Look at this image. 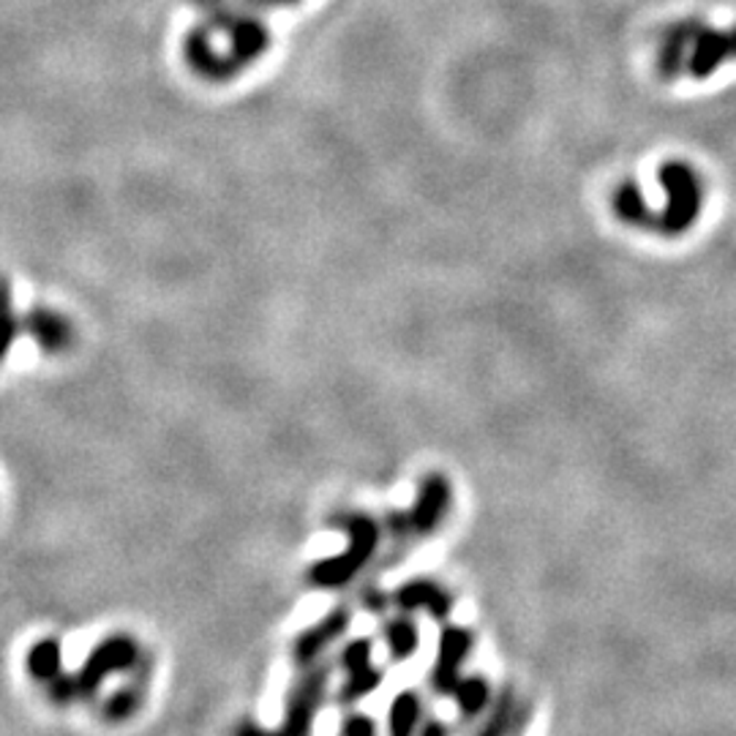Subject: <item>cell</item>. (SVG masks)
Wrapping results in <instances>:
<instances>
[{
	"mask_svg": "<svg viewBox=\"0 0 736 736\" xmlns=\"http://www.w3.org/2000/svg\"><path fill=\"white\" fill-rule=\"evenodd\" d=\"M657 180H661L665 191V208L655 216L652 232H657L661 238H682L701 219L706 199L704 180H701L696 167L691 162H682V158L663 162L657 167Z\"/></svg>",
	"mask_w": 736,
	"mask_h": 736,
	"instance_id": "cell-1",
	"label": "cell"
},
{
	"mask_svg": "<svg viewBox=\"0 0 736 736\" xmlns=\"http://www.w3.org/2000/svg\"><path fill=\"white\" fill-rule=\"evenodd\" d=\"M346 529V546L335 557H325L320 562L311 564L309 581L320 589H341L357 579L363 573V568L374 559V553L380 551L382 527L376 518L366 514H352L344 521Z\"/></svg>",
	"mask_w": 736,
	"mask_h": 736,
	"instance_id": "cell-2",
	"label": "cell"
},
{
	"mask_svg": "<svg viewBox=\"0 0 736 736\" xmlns=\"http://www.w3.org/2000/svg\"><path fill=\"white\" fill-rule=\"evenodd\" d=\"M143 652L139 644L132 635H110L102 644L93 646L91 655L82 663L76 682H80V696L93 698L99 693V687L104 685V680L112 674H123V671H132L139 663Z\"/></svg>",
	"mask_w": 736,
	"mask_h": 736,
	"instance_id": "cell-3",
	"label": "cell"
},
{
	"mask_svg": "<svg viewBox=\"0 0 736 736\" xmlns=\"http://www.w3.org/2000/svg\"><path fill=\"white\" fill-rule=\"evenodd\" d=\"M328 691V668L325 665H309L305 674L300 676L292 685V691L287 693V706H284V723H281V732L284 736H311L314 732V721L322 709V701H325Z\"/></svg>",
	"mask_w": 736,
	"mask_h": 736,
	"instance_id": "cell-4",
	"label": "cell"
},
{
	"mask_svg": "<svg viewBox=\"0 0 736 736\" xmlns=\"http://www.w3.org/2000/svg\"><path fill=\"white\" fill-rule=\"evenodd\" d=\"M475 652V633L464 625H442L439 641H437V655H434L432 674H428V685H432L434 696H453L458 680H462L464 663Z\"/></svg>",
	"mask_w": 736,
	"mask_h": 736,
	"instance_id": "cell-5",
	"label": "cell"
},
{
	"mask_svg": "<svg viewBox=\"0 0 736 736\" xmlns=\"http://www.w3.org/2000/svg\"><path fill=\"white\" fill-rule=\"evenodd\" d=\"M736 61V25L712 28L706 22H696L693 31L691 55H687V74L693 80H709L726 63Z\"/></svg>",
	"mask_w": 736,
	"mask_h": 736,
	"instance_id": "cell-6",
	"label": "cell"
},
{
	"mask_svg": "<svg viewBox=\"0 0 736 736\" xmlns=\"http://www.w3.org/2000/svg\"><path fill=\"white\" fill-rule=\"evenodd\" d=\"M453 508V486L447 475L428 473L421 480L415 494V502L410 508V521L415 538H432L434 532L445 524L447 514Z\"/></svg>",
	"mask_w": 736,
	"mask_h": 736,
	"instance_id": "cell-7",
	"label": "cell"
},
{
	"mask_svg": "<svg viewBox=\"0 0 736 736\" xmlns=\"http://www.w3.org/2000/svg\"><path fill=\"white\" fill-rule=\"evenodd\" d=\"M393 605L404 614H415V611H426L434 622L447 625L456 609V598L445 584L428 579V576H417V579L404 581L393 592Z\"/></svg>",
	"mask_w": 736,
	"mask_h": 736,
	"instance_id": "cell-8",
	"label": "cell"
},
{
	"mask_svg": "<svg viewBox=\"0 0 736 736\" xmlns=\"http://www.w3.org/2000/svg\"><path fill=\"white\" fill-rule=\"evenodd\" d=\"M698 17H685L661 28L655 46V74L663 82H676L687 72V55H691L693 31H696Z\"/></svg>",
	"mask_w": 736,
	"mask_h": 736,
	"instance_id": "cell-9",
	"label": "cell"
},
{
	"mask_svg": "<svg viewBox=\"0 0 736 736\" xmlns=\"http://www.w3.org/2000/svg\"><path fill=\"white\" fill-rule=\"evenodd\" d=\"M350 620H352L350 611H346L344 605H339V609L328 611V614L322 616L317 625L305 628L292 644L294 663L303 665V668L314 665L322 657V652H325L328 646L335 644V641H339L341 635L346 633V628H350Z\"/></svg>",
	"mask_w": 736,
	"mask_h": 736,
	"instance_id": "cell-10",
	"label": "cell"
},
{
	"mask_svg": "<svg viewBox=\"0 0 736 736\" xmlns=\"http://www.w3.org/2000/svg\"><path fill=\"white\" fill-rule=\"evenodd\" d=\"M25 331L44 352H63L72 346L74 325L52 309H33L25 317Z\"/></svg>",
	"mask_w": 736,
	"mask_h": 736,
	"instance_id": "cell-11",
	"label": "cell"
},
{
	"mask_svg": "<svg viewBox=\"0 0 736 736\" xmlns=\"http://www.w3.org/2000/svg\"><path fill=\"white\" fill-rule=\"evenodd\" d=\"M450 698L456 701L458 721H462L464 726H469V723H475L478 717L486 715L488 706H491L494 698H497V693H494L491 682H488L486 676L464 674L462 680H458L456 691H453Z\"/></svg>",
	"mask_w": 736,
	"mask_h": 736,
	"instance_id": "cell-12",
	"label": "cell"
},
{
	"mask_svg": "<svg viewBox=\"0 0 736 736\" xmlns=\"http://www.w3.org/2000/svg\"><path fill=\"white\" fill-rule=\"evenodd\" d=\"M611 210H614V216L625 224V227L646 229V232H652V227H655L657 214L646 205L644 194H641L635 180H622V184L611 191Z\"/></svg>",
	"mask_w": 736,
	"mask_h": 736,
	"instance_id": "cell-13",
	"label": "cell"
},
{
	"mask_svg": "<svg viewBox=\"0 0 736 736\" xmlns=\"http://www.w3.org/2000/svg\"><path fill=\"white\" fill-rule=\"evenodd\" d=\"M382 639H385L387 655H391L393 663H404L410 661L412 655L421 646V628L417 622L412 620V614H398L385 620V628H382Z\"/></svg>",
	"mask_w": 736,
	"mask_h": 736,
	"instance_id": "cell-14",
	"label": "cell"
},
{
	"mask_svg": "<svg viewBox=\"0 0 736 736\" xmlns=\"http://www.w3.org/2000/svg\"><path fill=\"white\" fill-rule=\"evenodd\" d=\"M423 723V698L417 691L396 693L387 709V736H417Z\"/></svg>",
	"mask_w": 736,
	"mask_h": 736,
	"instance_id": "cell-15",
	"label": "cell"
},
{
	"mask_svg": "<svg viewBox=\"0 0 736 736\" xmlns=\"http://www.w3.org/2000/svg\"><path fill=\"white\" fill-rule=\"evenodd\" d=\"M25 671L41 685H50L58 674H63V646L58 639H41L28 650Z\"/></svg>",
	"mask_w": 736,
	"mask_h": 736,
	"instance_id": "cell-16",
	"label": "cell"
},
{
	"mask_svg": "<svg viewBox=\"0 0 736 736\" xmlns=\"http://www.w3.org/2000/svg\"><path fill=\"white\" fill-rule=\"evenodd\" d=\"M516 706H518L516 691L510 685H505L502 691L497 693V698H494V704L488 706L486 721L475 728L473 736H510Z\"/></svg>",
	"mask_w": 736,
	"mask_h": 736,
	"instance_id": "cell-17",
	"label": "cell"
},
{
	"mask_svg": "<svg viewBox=\"0 0 736 736\" xmlns=\"http://www.w3.org/2000/svg\"><path fill=\"white\" fill-rule=\"evenodd\" d=\"M382 682H385V674H382V668H376V665L352 671V674H346L344 685L339 687V704L344 706L361 704V701L369 698L371 693L380 691Z\"/></svg>",
	"mask_w": 736,
	"mask_h": 736,
	"instance_id": "cell-18",
	"label": "cell"
},
{
	"mask_svg": "<svg viewBox=\"0 0 736 736\" xmlns=\"http://www.w3.org/2000/svg\"><path fill=\"white\" fill-rule=\"evenodd\" d=\"M139 709V691L137 687H121L112 696L104 701V721L107 723H126L128 717L137 715Z\"/></svg>",
	"mask_w": 736,
	"mask_h": 736,
	"instance_id": "cell-19",
	"label": "cell"
},
{
	"mask_svg": "<svg viewBox=\"0 0 736 736\" xmlns=\"http://www.w3.org/2000/svg\"><path fill=\"white\" fill-rule=\"evenodd\" d=\"M17 339V317L14 305H11V287L9 281L0 279V361L9 355Z\"/></svg>",
	"mask_w": 736,
	"mask_h": 736,
	"instance_id": "cell-20",
	"label": "cell"
},
{
	"mask_svg": "<svg viewBox=\"0 0 736 736\" xmlns=\"http://www.w3.org/2000/svg\"><path fill=\"white\" fill-rule=\"evenodd\" d=\"M371 657H374V644H371V639L366 635H361V639H352L350 644L341 650L339 655V665L346 671V674H352V671H361V668H369Z\"/></svg>",
	"mask_w": 736,
	"mask_h": 736,
	"instance_id": "cell-21",
	"label": "cell"
},
{
	"mask_svg": "<svg viewBox=\"0 0 736 736\" xmlns=\"http://www.w3.org/2000/svg\"><path fill=\"white\" fill-rule=\"evenodd\" d=\"M46 696H50V701H55L58 706L72 704V701L82 698L80 696V682H76V676L58 674L55 680H52L50 685H46Z\"/></svg>",
	"mask_w": 736,
	"mask_h": 736,
	"instance_id": "cell-22",
	"label": "cell"
},
{
	"mask_svg": "<svg viewBox=\"0 0 736 736\" xmlns=\"http://www.w3.org/2000/svg\"><path fill=\"white\" fill-rule=\"evenodd\" d=\"M391 603H393V594H387L382 587H376V584L363 587L361 605L369 611V614H385L387 605Z\"/></svg>",
	"mask_w": 736,
	"mask_h": 736,
	"instance_id": "cell-23",
	"label": "cell"
},
{
	"mask_svg": "<svg viewBox=\"0 0 736 736\" xmlns=\"http://www.w3.org/2000/svg\"><path fill=\"white\" fill-rule=\"evenodd\" d=\"M341 736H380V734H376L374 721H371L369 715H363V712H352V715H346L344 723H341Z\"/></svg>",
	"mask_w": 736,
	"mask_h": 736,
	"instance_id": "cell-24",
	"label": "cell"
},
{
	"mask_svg": "<svg viewBox=\"0 0 736 736\" xmlns=\"http://www.w3.org/2000/svg\"><path fill=\"white\" fill-rule=\"evenodd\" d=\"M532 715H535L532 701H521V698H518L516 715H514V728H510V736H524V734H527L529 723H532Z\"/></svg>",
	"mask_w": 736,
	"mask_h": 736,
	"instance_id": "cell-25",
	"label": "cell"
},
{
	"mask_svg": "<svg viewBox=\"0 0 736 736\" xmlns=\"http://www.w3.org/2000/svg\"><path fill=\"white\" fill-rule=\"evenodd\" d=\"M417 736H453L450 723L439 721V717H426L417 728Z\"/></svg>",
	"mask_w": 736,
	"mask_h": 736,
	"instance_id": "cell-26",
	"label": "cell"
},
{
	"mask_svg": "<svg viewBox=\"0 0 736 736\" xmlns=\"http://www.w3.org/2000/svg\"><path fill=\"white\" fill-rule=\"evenodd\" d=\"M235 736H284V732H270V728H265V726H259V723H251V721H246V723H240L238 728H235Z\"/></svg>",
	"mask_w": 736,
	"mask_h": 736,
	"instance_id": "cell-27",
	"label": "cell"
},
{
	"mask_svg": "<svg viewBox=\"0 0 736 736\" xmlns=\"http://www.w3.org/2000/svg\"><path fill=\"white\" fill-rule=\"evenodd\" d=\"M279 3H298V0H279Z\"/></svg>",
	"mask_w": 736,
	"mask_h": 736,
	"instance_id": "cell-28",
	"label": "cell"
}]
</instances>
